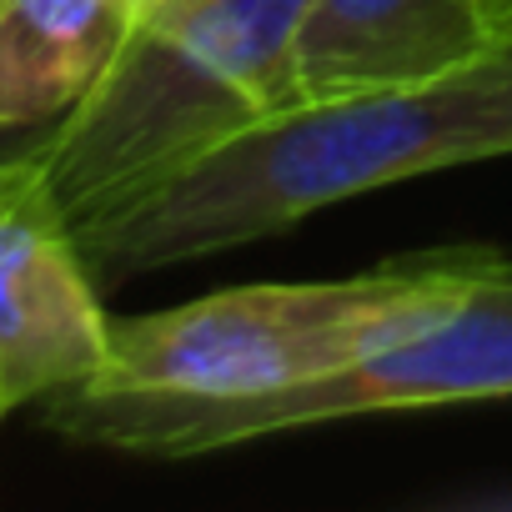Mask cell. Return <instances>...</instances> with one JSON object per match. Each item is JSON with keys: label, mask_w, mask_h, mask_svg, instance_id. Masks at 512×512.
I'll return each instance as SVG.
<instances>
[{"label": "cell", "mask_w": 512, "mask_h": 512, "mask_svg": "<svg viewBox=\"0 0 512 512\" xmlns=\"http://www.w3.org/2000/svg\"><path fill=\"white\" fill-rule=\"evenodd\" d=\"M512 156V41L427 81L297 101L76 226L91 272L126 282L262 241L427 171Z\"/></svg>", "instance_id": "1"}, {"label": "cell", "mask_w": 512, "mask_h": 512, "mask_svg": "<svg viewBox=\"0 0 512 512\" xmlns=\"http://www.w3.org/2000/svg\"><path fill=\"white\" fill-rule=\"evenodd\" d=\"M312 0H146L101 86L36 146L71 221H91L251 121L297 106Z\"/></svg>", "instance_id": "2"}, {"label": "cell", "mask_w": 512, "mask_h": 512, "mask_svg": "<svg viewBox=\"0 0 512 512\" xmlns=\"http://www.w3.org/2000/svg\"><path fill=\"white\" fill-rule=\"evenodd\" d=\"M472 267L477 251H437L337 282H256L126 317L111 322L106 367L76 392L166 402L287 392L437 317L467 287Z\"/></svg>", "instance_id": "3"}, {"label": "cell", "mask_w": 512, "mask_h": 512, "mask_svg": "<svg viewBox=\"0 0 512 512\" xmlns=\"http://www.w3.org/2000/svg\"><path fill=\"white\" fill-rule=\"evenodd\" d=\"M512 397V262L477 251L467 287L422 327L392 337L362 362L267 397L226 402H166V397H106L61 392L46 417L71 442L141 452V457H201L251 437L297 432L372 412H417L457 402Z\"/></svg>", "instance_id": "4"}, {"label": "cell", "mask_w": 512, "mask_h": 512, "mask_svg": "<svg viewBox=\"0 0 512 512\" xmlns=\"http://www.w3.org/2000/svg\"><path fill=\"white\" fill-rule=\"evenodd\" d=\"M111 357V317L41 146L0 156V407L86 387Z\"/></svg>", "instance_id": "5"}, {"label": "cell", "mask_w": 512, "mask_h": 512, "mask_svg": "<svg viewBox=\"0 0 512 512\" xmlns=\"http://www.w3.org/2000/svg\"><path fill=\"white\" fill-rule=\"evenodd\" d=\"M512 41V0H312L297 96L427 81Z\"/></svg>", "instance_id": "6"}, {"label": "cell", "mask_w": 512, "mask_h": 512, "mask_svg": "<svg viewBox=\"0 0 512 512\" xmlns=\"http://www.w3.org/2000/svg\"><path fill=\"white\" fill-rule=\"evenodd\" d=\"M146 0H0V136L51 131L111 71Z\"/></svg>", "instance_id": "7"}, {"label": "cell", "mask_w": 512, "mask_h": 512, "mask_svg": "<svg viewBox=\"0 0 512 512\" xmlns=\"http://www.w3.org/2000/svg\"><path fill=\"white\" fill-rule=\"evenodd\" d=\"M0 417H6V407H0Z\"/></svg>", "instance_id": "8"}]
</instances>
